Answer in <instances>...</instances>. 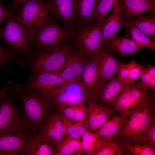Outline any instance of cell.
I'll use <instances>...</instances> for the list:
<instances>
[{"label": "cell", "instance_id": "obj_40", "mask_svg": "<svg viewBox=\"0 0 155 155\" xmlns=\"http://www.w3.org/2000/svg\"><path fill=\"white\" fill-rule=\"evenodd\" d=\"M13 86L12 82L9 81L4 84L2 88L0 89V103L4 98L9 90Z\"/></svg>", "mask_w": 155, "mask_h": 155}, {"label": "cell", "instance_id": "obj_18", "mask_svg": "<svg viewBox=\"0 0 155 155\" xmlns=\"http://www.w3.org/2000/svg\"><path fill=\"white\" fill-rule=\"evenodd\" d=\"M125 84L119 80L117 76L113 77L103 85L96 98V102L104 107L112 109Z\"/></svg>", "mask_w": 155, "mask_h": 155}, {"label": "cell", "instance_id": "obj_25", "mask_svg": "<svg viewBox=\"0 0 155 155\" xmlns=\"http://www.w3.org/2000/svg\"><path fill=\"white\" fill-rule=\"evenodd\" d=\"M99 0H75L77 24L79 25L97 21L95 14Z\"/></svg>", "mask_w": 155, "mask_h": 155}, {"label": "cell", "instance_id": "obj_21", "mask_svg": "<svg viewBox=\"0 0 155 155\" xmlns=\"http://www.w3.org/2000/svg\"><path fill=\"white\" fill-rule=\"evenodd\" d=\"M30 136L29 133L0 134V155H22Z\"/></svg>", "mask_w": 155, "mask_h": 155}, {"label": "cell", "instance_id": "obj_10", "mask_svg": "<svg viewBox=\"0 0 155 155\" xmlns=\"http://www.w3.org/2000/svg\"><path fill=\"white\" fill-rule=\"evenodd\" d=\"M11 12L22 25L34 32L49 17L50 12L43 0H32L25 3L16 12Z\"/></svg>", "mask_w": 155, "mask_h": 155}, {"label": "cell", "instance_id": "obj_1", "mask_svg": "<svg viewBox=\"0 0 155 155\" xmlns=\"http://www.w3.org/2000/svg\"><path fill=\"white\" fill-rule=\"evenodd\" d=\"M11 13L5 25L0 29V40L10 51L23 57L28 64L35 51L34 32L22 25Z\"/></svg>", "mask_w": 155, "mask_h": 155}, {"label": "cell", "instance_id": "obj_5", "mask_svg": "<svg viewBox=\"0 0 155 155\" xmlns=\"http://www.w3.org/2000/svg\"><path fill=\"white\" fill-rule=\"evenodd\" d=\"M9 91L0 103V134L29 133L30 128L17 110Z\"/></svg>", "mask_w": 155, "mask_h": 155}, {"label": "cell", "instance_id": "obj_16", "mask_svg": "<svg viewBox=\"0 0 155 155\" xmlns=\"http://www.w3.org/2000/svg\"><path fill=\"white\" fill-rule=\"evenodd\" d=\"M113 53L103 46L96 55L98 70L103 84L118 72L122 63L115 58Z\"/></svg>", "mask_w": 155, "mask_h": 155}, {"label": "cell", "instance_id": "obj_13", "mask_svg": "<svg viewBox=\"0 0 155 155\" xmlns=\"http://www.w3.org/2000/svg\"><path fill=\"white\" fill-rule=\"evenodd\" d=\"M46 3L55 19H60L64 27L73 32L77 24L75 0H47Z\"/></svg>", "mask_w": 155, "mask_h": 155}, {"label": "cell", "instance_id": "obj_31", "mask_svg": "<svg viewBox=\"0 0 155 155\" xmlns=\"http://www.w3.org/2000/svg\"><path fill=\"white\" fill-rule=\"evenodd\" d=\"M126 27L129 31L131 38L137 44L142 48L155 49V40L148 36L135 26L128 25Z\"/></svg>", "mask_w": 155, "mask_h": 155}, {"label": "cell", "instance_id": "obj_28", "mask_svg": "<svg viewBox=\"0 0 155 155\" xmlns=\"http://www.w3.org/2000/svg\"><path fill=\"white\" fill-rule=\"evenodd\" d=\"M60 111L69 124L85 121L87 118L88 109L85 102L68 107Z\"/></svg>", "mask_w": 155, "mask_h": 155}, {"label": "cell", "instance_id": "obj_9", "mask_svg": "<svg viewBox=\"0 0 155 155\" xmlns=\"http://www.w3.org/2000/svg\"><path fill=\"white\" fill-rule=\"evenodd\" d=\"M154 100V93L142 89L135 81L125 84L114 108L120 114L127 112L130 113Z\"/></svg>", "mask_w": 155, "mask_h": 155}, {"label": "cell", "instance_id": "obj_14", "mask_svg": "<svg viewBox=\"0 0 155 155\" xmlns=\"http://www.w3.org/2000/svg\"><path fill=\"white\" fill-rule=\"evenodd\" d=\"M66 81L52 73H40L24 84L16 85V92L21 93L31 89H38L46 94L61 86Z\"/></svg>", "mask_w": 155, "mask_h": 155}, {"label": "cell", "instance_id": "obj_23", "mask_svg": "<svg viewBox=\"0 0 155 155\" xmlns=\"http://www.w3.org/2000/svg\"><path fill=\"white\" fill-rule=\"evenodd\" d=\"M103 46L113 52L119 53L124 57L127 55H133L137 51L143 49L128 36H119L117 34Z\"/></svg>", "mask_w": 155, "mask_h": 155}, {"label": "cell", "instance_id": "obj_27", "mask_svg": "<svg viewBox=\"0 0 155 155\" xmlns=\"http://www.w3.org/2000/svg\"><path fill=\"white\" fill-rule=\"evenodd\" d=\"M154 13L148 16H138L133 21H125V27L128 25L133 26L148 36L155 40V17Z\"/></svg>", "mask_w": 155, "mask_h": 155}, {"label": "cell", "instance_id": "obj_7", "mask_svg": "<svg viewBox=\"0 0 155 155\" xmlns=\"http://www.w3.org/2000/svg\"><path fill=\"white\" fill-rule=\"evenodd\" d=\"M73 33L59 25L53 17L49 16L34 32L35 51L42 47L64 44Z\"/></svg>", "mask_w": 155, "mask_h": 155}, {"label": "cell", "instance_id": "obj_26", "mask_svg": "<svg viewBox=\"0 0 155 155\" xmlns=\"http://www.w3.org/2000/svg\"><path fill=\"white\" fill-rule=\"evenodd\" d=\"M123 2L125 16L128 18L155 11V0H123Z\"/></svg>", "mask_w": 155, "mask_h": 155}, {"label": "cell", "instance_id": "obj_35", "mask_svg": "<svg viewBox=\"0 0 155 155\" xmlns=\"http://www.w3.org/2000/svg\"><path fill=\"white\" fill-rule=\"evenodd\" d=\"M117 0H99L96 11L95 17L97 21L104 22L106 16Z\"/></svg>", "mask_w": 155, "mask_h": 155}, {"label": "cell", "instance_id": "obj_4", "mask_svg": "<svg viewBox=\"0 0 155 155\" xmlns=\"http://www.w3.org/2000/svg\"><path fill=\"white\" fill-rule=\"evenodd\" d=\"M104 22L96 21L79 25L76 32H73L77 52L83 57H94L100 49Z\"/></svg>", "mask_w": 155, "mask_h": 155}, {"label": "cell", "instance_id": "obj_30", "mask_svg": "<svg viewBox=\"0 0 155 155\" xmlns=\"http://www.w3.org/2000/svg\"><path fill=\"white\" fill-rule=\"evenodd\" d=\"M131 143L148 146L155 148V117L141 134Z\"/></svg>", "mask_w": 155, "mask_h": 155}, {"label": "cell", "instance_id": "obj_6", "mask_svg": "<svg viewBox=\"0 0 155 155\" xmlns=\"http://www.w3.org/2000/svg\"><path fill=\"white\" fill-rule=\"evenodd\" d=\"M154 101L129 113L127 123L115 137L131 143L155 117Z\"/></svg>", "mask_w": 155, "mask_h": 155}, {"label": "cell", "instance_id": "obj_38", "mask_svg": "<svg viewBox=\"0 0 155 155\" xmlns=\"http://www.w3.org/2000/svg\"><path fill=\"white\" fill-rule=\"evenodd\" d=\"M141 81H137L138 86L142 89L146 90V86L152 78L148 73L147 68L144 67L140 77Z\"/></svg>", "mask_w": 155, "mask_h": 155}, {"label": "cell", "instance_id": "obj_12", "mask_svg": "<svg viewBox=\"0 0 155 155\" xmlns=\"http://www.w3.org/2000/svg\"><path fill=\"white\" fill-rule=\"evenodd\" d=\"M88 96L89 101L95 102L103 84L100 75L96 55L86 58L80 81Z\"/></svg>", "mask_w": 155, "mask_h": 155}, {"label": "cell", "instance_id": "obj_11", "mask_svg": "<svg viewBox=\"0 0 155 155\" xmlns=\"http://www.w3.org/2000/svg\"><path fill=\"white\" fill-rule=\"evenodd\" d=\"M69 124L61 111L55 108L39 125L37 133L57 145L67 138V129Z\"/></svg>", "mask_w": 155, "mask_h": 155}, {"label": "cell", "instance_id": "obj_33", "mask_svg": "<svg viewBox=\"0 0 155 155\" xmlns=\"http://www.w3.org/2000/svg\"><path fill=\"white\" fill-rule=\"evenodd\" d=\"M98 138L94 132H87L81 139L83 155H93L95 150Z\"/></svg>", "mask_w": 155, "mask_h": 155}, {"label": "cell", "instance_id": "obj_34", "mask_svg": "<svg viewBox=\"0 0 155 155\" xmlns=\"http://www.w3.org/2000/svg\"><path fill=\"white\" fill-rule=\"evenodd\" d=\"M88 131L85 121L69 124L67 129V138L81 140L83 136Z\"/></svg>", "mask_w": 155, "mask_h": 155}, {"label": "cell", "instance_id": "obj_37", "mask_svg": "<svg viewBox=\"0 0 155 155\" xmlns=\"http://www.w3.org/2000/svg\"><path fill=\"white\" fill-rule=\"evenodd\" d=\"M128 78L126 84L132 83L136 79L140 78L143 68V66L136 63L134 60L127 64Z\"/></svg>", "mask_w": 155, "mask_h": 155}, {"label": "cell", "instance_id": "obj_3", "mask_svg": "<svg viewBox=\"0 0 155 155\" xmlns=\"http://www.w3.org/2000/svg\"><path fill=\"white\" fill-rule=\"evenodd\" d=\"M75 52L72 48L64 44L36 49L28 63L30 69L28 80L40 73L56 71Z\"/></svg>", "mask_w": 155, "mask_h": 155}, {"label": "cell", "instance_id": "obj_17", "mask_svg": "<svg viewBox=\"0 0 155 155\" xmlns=\"http://www.w3.org/2000/svg\"><path fill=\"white\" fill-rule=\"evenodd\" d=\"M87 103L88 115L85 122L88 130L93 133L108 119L114 109L104 107L94 101Z\"/></svg>", "mask_w": 155, "mask_h": 155}, {"label": "cell", "instance_id": "obj_15", "mask_svg": "<svg viewBox=\"0 0 155 155\" xmlns=\"http://www.w3.org/2000/svg\"><path fill=\"white\" fill-rule=\"evenodd\" d=\"M112 8L111 14L104 22L101 47L117 34L119 29L125 27V13L121 1L117 0Z\"/></svg>", "mask_w": 155, "mask_h": 155}, {"label": "cell", "instance_id": "obj_36", "mask_svg": "<svg viewBox=\"0 0 155 155\" xmlns=\"http://www.w3.org/2000/svg\"><path fill=\"white\" fill-rule=\"evenodd\" d=\"M126 149L134 155H155V148L151 147L123 141Z\"/></svg>", "mask_w": 155, "mask_h": 155}, {"label": "cell", "instance_id": "obj_39", "mask_svg": "<svg viewBox=\"0 0 155 155\" xmlns=\"http://www.w3.org/2000/svg\"><path fill=\"white\" fill-rule=\"evenodd\" d=\"M11 14V12L4 6L0 0V26L3 20L9 17Z\"/></svg>", "mask_w": 155, "mask_h": 155}, {"label": "cell", "instance_id": "obj_24", "mask_svg": "<svg viewBox=\"0 0 155 155\" xmlns=\"http://www.w3.org/2000/svg\"><path fill=\"white\" fill-rule=\"evenodd\" d=\"M132 155L125 148L122 141L114 137L109 139L98 138L93 155Z\"/></svg>", "mask_w": 155, "mask_h": 155}, {"label": "cell", "instance_id": "obj_8", "mask_svg": "<svg viewBox=\"0 0 155 155\" xmlns=\"http://www.w3.org/2000/svg\"><path fill=\"white\" fill-rule=\"evenodd\" d=\"M45 94L55 107L60 111L71 106L89 101L82 84L78 81H66Z\"/></svg>", "mask_w": 155, "mask_h": 155}, {"label": "cell", "instance_id": "obj_42", "mask_svg": "<svg viewBox=\"0 0 155 155\" xmlns=\"http://www.w3.org/2000/svg\"><path fill=\"white\" fill-rule=\"evenodd\" d=\"M12 1L13 2L14 5V7H15V8H14V9L16 10V11L15 12H16V10H18V7L20 5L23 4L24 3L26 2H27L28 1L32 0H12Z\"/></svg>", "mask_w": 155, "mask_h": 155}, {"label": "cell", "instance_id": "obj_41", "mask_svg": "<svg viewBox=\"0 0 155 155\" xmlns=\"http://www.w3.org/2000/svg\"><path fill=\"white\" fill-rule=\"evenodd\" d=\"M148 72L152 78H155V67L150 64L147 65Z\"/></svg>", "mask_w": 155, "mask_h": 155}, {"label": "cell", "instance_id": "obj_43", "mask_svg": "<svg viewBox=\"0 0 155 155\" xmlns=\"http://www.w3.org/2000/svg\"><path fill=\"white\" fill-rule=\"evenodd\" d=\"M146 89L151 90L152 92L155 93V78H152L151 81L147 85Z\"/></svg>", "mask_w": 155, "mask_h": 155}, {"label": "cell", "instance_id": "obj_2", "mask_svg": "<svg viewBox=\"0 0 155 155\" xmlns=\"http://www.w3.org/2000/svg\"><path fill=\"white\" fill-rule=\"evenodd\" d=\"M16 94L22 108L24 117L34 136L36 135L39 125L55 107L48 96L38 90Z\"/></svg>", "mask_w": 155, "mask_h": 155}, {"label": "cell", "instance_id": "obj_20", "mask_svg": "<svg viewBox=\"0 0 155 155\" xmlns=\"http://www.w3.org/2000/svg\"><path fill=\"white\" fill-rule=\"evenodd\" d=\"M85 61L84 57L75 51L60 68L52 73L66 81H80Z\"/></svg>", "mask_w": 155, "mask_h": 155}, {"label": "cell", "instance_id": "obj_19", "mask_svg": "<svg viewBox=\"0 0 155 155\" xmlns=\"http://www.w3.org/2000/svg\"><path fill=\"white\" fill-rule=\"evenodd\" d=\"M57 146L37 133L29 136L22 155H57Z\"/></svg>", "mask_w": 155, "mask_h": 155}, {"label": "cell", "instance_id": "obj_29", "mask_svg": "<svg viewBox=\"0 0 155 155\" xmlns=\"http://www.w3.org/2000/svg\"><path fill=\"white\" fill-rule=\"evenodd\" d=\"M57 155H83L81 140L67 138L57 146Z\"/></svg>", "mask_w": 155, "mask_h": 155}, {"label": "cell", "instance_id": "obj_32", "mask_svg": "<svg viewBox=\"0 0 155 155\" xmlns=\"http://www.w3.org/2000/svg\"><path fill=\"white\" fill-rule=\"evenodd\" d=\"M13 63H16L21 66L27 64L26 61L22 58L0 44V69Z\"/></svg>", "mask_w": 155, "mask_h": 155}, {"label": "cell", "instance_id": "obj_22", "mask_svg": "<svg viewBox=\"0 0 155 155\" xmlns=\"http://www.w3.org/2000/svg\"><path fill=\"white\" fill-rule=\"evenodd\" d=\"M128 112L115 115L108 120L96 131L98 138L109 139L115 137L127 122Z\"/></svg>", "mask_w": 155, "mask_h": 155}]
</instances>
